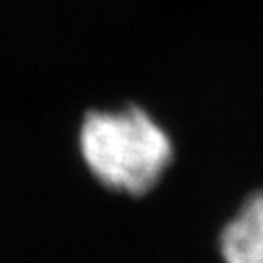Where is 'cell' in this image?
I'll list each match as a JSON object with an SVG mask.
<instances>
[{"label":"cell","instance_id":"obj_1","mask_svg":"<svg viewBox=\"0 0 263 263\" xmlns=\"http://www.w3.org/2000/svg\"><path fill=\"white\" fill-rule=\"evenodd\" d=\"M81 156L91 174L114 191L143 195L172 162L166 130L141 108L89 112L79 133Z\"/></svg>","mask_w":263,"mask_h":263},{"label":"cell","instance_id":"obj_2","mask_svg":"<svg viewBox=\"0 0 263 263\" xmlns=\"http://www.w3.org/2000/svg\"><path fill=\"white\" fill-rule=\"evenodd\" d=\"M226 263H263V191L253 193L220 238Z\"/></svg>","mask_w":263,"mask_h":263}]
</instances>
